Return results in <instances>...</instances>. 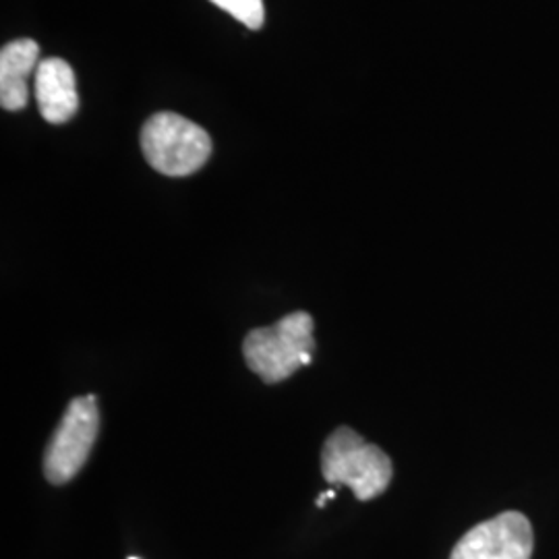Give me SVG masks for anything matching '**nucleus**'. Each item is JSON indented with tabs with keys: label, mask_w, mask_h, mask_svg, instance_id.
I'll return each instance as SVG.
<instances>
[{
	"label": "nucleus",
	"mask_w": 559,
	"mask_h": 559,
	"mask_svg": "<svg viewBox=\"0 0 559 559\" xmlns=\"http://www.w3.org/2000/svg\"><path fill=\"white\" fill-rule=\"evenodd\" d=\"M321 475L330 485L348 487L359 501L376 500L394 477L390 456L350 427H338L321 450Z\"/></svg>",
	"instance_id": "1"
},
{
	"label": "nucleus",
	"mask_w": 559,
	"mask_h": 559,
	"mask_svg": "<svg viewBox=\"0 0 559 559\" xmlns=\"http://www.w3.org/2000/svg\"><path fill=\"white\" fill-rule=\"evenodd\" d=\"M313 318L295 311L270 328H258L242 342V355L253 373L265 383H280L313 359Z\"/></svg>",
	"instance_id": "2"
},
{
	"label": "nucleus",
	"mask_w": 559,
	"mask_h": 559,
	"mask_svg": "<svg viewBox=\"0 0 559 559\" xmlns=\"http://www.w3.org/2000/svg\"><path fill=\"white\" fill-rule=\"evenodd\" d=\"M141 150L154 170L166 177H189L212 156L205 129L175 112H158L141 129Z\"/></svg>",
	"instance_id": "3"
},
{
	"label": "nucleus",
	"mask_w": 559,
	"mask_h": 559,
	"mask_svg": "<svg viewBox=\"0 0 559 559\" xmlns=\"http://www.w3.org/2000/svg\"><path fill=\"white\" fill-rule=\"evenodd\" d=\"M100 433L96 396L71 400L44 454V475L52 485L75 479Z\"/></svg>",
	"instance_id": "4"
},
{
	"label": "nucleus",
	"mask_w": 559,
	"mask_h": 559,
	"mask_svg": "<svg viewBox=\"0 0 559 559\" xmlns=\"http://www.w3.org/2000/svg\"><path fill=\"white\" fill-rule=\"evenodd\" d=\"M533 524L520 512H503L471 528L452 549L450 559H531Z\"/></svg>",
	"instance_id": "5"
},
{
	"label": "nucleus",
	"mask_w": 559,
	"mask_h": 559,
	"mask_svg": "<svg viewBox=\"0 0 559 559\" xmlns=\"http://www.w3.org/2000/svg\"><path fill=\"white\" fill-rule=\"evenodd\" d=\"M36 100L41 117L62 124L73 119L80 98H78V81L69 62L62 59L41 60L36 69Z\"/></svg>",
	"instance_id": "6"
},
{
	"label": "nucleus",
	"mask_w": 559,
	"mask_h": 559,
	"mask_svg": "<svg viewBox=\"0 0 559 559\" xmlns=\"http://www.w3.org/2000/svg\"><path fill=\"white\" fill-rule=\"evenodd\" d=\"M38 57L40 46L29 38L11 41L0 50V104L4 110L17 112L27 106V80L38 69Z\"/></svg>",
	"instance_id": "7"
},
{
	"label": "nucleus",
	"mask_w": 559,
	"mask_h": 559,
	"mask_svg": "<svg viewBox=\"0 0 559 559\" xmlns=\"http://www.w3.org/2000/svg\"><path fill=\"white\" fill-rule=\"evenodd\" d=\"M210 2L221 7L222 11H226L228 15H233L235 20L240 21L253 32L263 27V21H265L263 0H210Z\"/></svg>",
	"instance_id": "8"
},
{
	"label": "nucleus",
	"mask_w": 559,
	"mask_h": 559,
	"mask_svg": "<svg viewBox=\"0 0 559 559\" xmlns=\"http://www.w3.org/2000/svg\"><path fill=\"white\" fill-rule=\"evenodd\" d=\"M325 501H328L325 493H321L320 498H318V508H323V506H325Z\"/></svg>",
	"instance_id": "9"
},
{
	"label": "nucleus",
	"mask_w": 559,
	"mask_h": 559,
	"mask_svg": "<svg viewBox=\"0 0 559 559\" xmlns=\"http://www.w3.org/2000/svg\"><path fill=\"white\" fill-rule=\"evenodd\" d=\"M129 559H140V558H129Z\"/></svg>",
	"instance_id": "10"
}]
</instances>
